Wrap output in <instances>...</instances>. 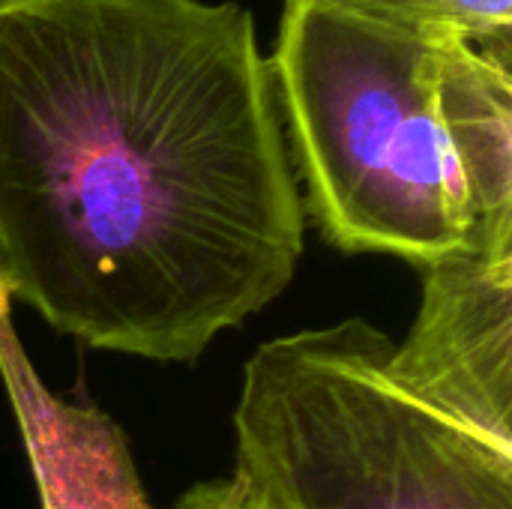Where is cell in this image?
Segmentation results:
<instances>
[{
  "label": "cell",
  "instance_id": "cell-1",
  "mask_svg": "<svg viewBox=\"0 0 512 509\" xmlns=\"http://www.w3.org/2000/svg\"><path fill=\"white\" fill-rule=\"evenodd\" d=\"M306 213L255 15L0 0V288L99 351L192 363L270 306Z\"/></svg>",
  "mask_w": 512,
  "mask_h": 509
},
{
  "label": "cell",
  "instance_id": "cell-2",
  "mask_svg": "<svg viewBox=\"0 0 512 509\" xmlns=\"http://www.w3.org/2000/svg\"><path fill=\"white\" fill-rule=\"evenodd\" d=\"M512 48L285 0L270 57L303 213L417 267L512 240Z\"/></svg>",
  "mask_w": 512,
  "mask_h": 509
},
{
  "label": "cell",
  "instance_id": "cell-3",
  "mask_svg": "<svg viewBox=\"0 0 512 509\" xmlns=\"http://www.w3.org/2000/svg\"><path fill=\"white\" fill-rule=\"evenodd\" d=\"M390 351L363 318L258 345L234 480L270 509H512V453L402 390Z\"/></svg>",
  "mask_w": 512,
  "mask_h": 509
},
{
  "label": "cell",
  "instance_id": "cell-4",
  "mask_svg": "<svg viewBox=\"0 0 512 509\" xmlns=\"http://www.w3.org/2000/svg\"><path fill=\"white\" fill-rule=\"evenodd\" d=\"M423 294L390 375L432 411L512 453V240L420 267Z\"/></svg>",
  "mask_w": 512,
  "mask_h": 509
},
{
  "label": "cell",
  "instance_id": "cell-5",
  "mask_svg": "<svg viewBox=\"0 0 512 509\" xmlns=\"http://www.w3.org/2000/svg\"><path fill=\"white\" fill-rule=\"evenodd\" d=\"M0 288V381L42 509H153L120 426L87 402L54 396L33 369Z\"/></svg>",
  "mask_w": 512,
  "mask_h": 509
},
{
  "label": "cell",
  "instance_id": "cell-6",
  "mask_svg": "<svg viewBox=\"0 0 512 509\" xmlns=\"http://www.w3.org/2000/svg\"><path fill=\"white\" fill-rule=\"evenodd\" d=\"M333 9L426 33H450L474 45L512 48V0H321Z\"/></svg>",
  "mask_w": 512,
  "mask_h": 509
},
{
  "label": "cell",
  "instance_id": "cell-7",
  "mask_svg": "<svg viewBox=\"0 0 512 509\" xmlns=\"http://www.w3.org/2000/svg\"><path fill=\"white\" fill-rule=\"evenodd\" d=\"M180 509H270L255 492H249L240 480H222L195 486L183 501Z\"/></svg>",
  "mask_w": 512,
  "mask_h": 509
}]
</instances>
